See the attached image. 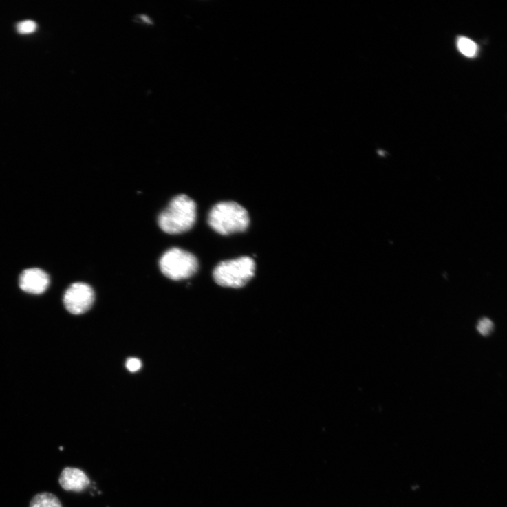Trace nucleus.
I'll use <instances>...</instances> for the list:
<instances>
[{"mask_svg":"<svg viewBox=\"0 0 507 507\" xmlns=\"http://www.w3.org/2000/svg\"><path fill=\"white\" fill-rule=\"evenodd\" d=\"M197 219V205L186 195L174 197L159 216L160 228L168 234H180L191 230Z\"/></svg>","mask_w":507,"mask_h":507,"instance_id":"1","label":"nucleus"},{"mask_svg":"<svg viewBox=\"0 0 507 507\" xmlns=\"http://www.w3.org/2000/svg\"><path fill=\"white\" fill-rule=\"evenodd\" d=\"M208 224L217 233L227 235L245 231L250 217L244 207L234 202L217 204L208 214Z\"/></svg>","mask_w":507,"mask_h":507,"instance_id":"2","label":"nucleus"},{"mask_svg":"<svg viewBox=\"0 0 507 507\" xmlns=\"http://www.w3.org/2000/svg\"><path fill=\"white\" fill-rule=\"evenodd\" d=\"M255 262L242 257L221 262L214 271L215 282L223 287L238 288L246 285L254 277Z\"/></svg>","mask_w":507,"mask_h":507,"instance_id":"3","label":"nucleus"},{"mask_svg":"<svg viewBox=\"0 0 507 507\" xmlns=\"http://www.w3.org/2000/svg\"><path fill=\"white\" fill-rule=\"evenodd\" d=\"M162 274L173 281L187 279L198 270L197 258L191 253L179 248L166 251L160 260Z\"/></svg>","mask_w":507,"mask_h":507,"instance_id":"4","label":"nucleus"},{"mask_svg":"<svg viewBox=\"0 0 507 507\" xmlns=\"http://www.w3.org/2000/svg\"><path fill=\"white\" fill-rule=\"evenodd\" d=\"M95 301L93 288L84 283L72 284L65 292L64 304L72 314L80 315L91 309Z\"/></svg>","mask_w":507,"mask_h":507,"instance_id":"5","label":"nucleus"},{"mask_svg":"<svg viewBox=\"0 0 507 507\" xmlns=\"http://www.w3.org/2000/svg\"><path fill=\"white\" fill-rule=\"evenodd\" d=\"M50 285L49 276L40 268H28L19 277L20 288L28 293L40 294Z\"/></svg>","mask_w":507,"mask_h":507,"instance_id":"6","label":"nucleus"},{"mask_svg":"<svg viewBox=\"0 0 507 507\" xmlns=\"http://www.w3.org/2000/svg\"><path fill=\"white\" fill-rule=\"evenodd\" d=\"M58 483L67 491L80 493L87 489L91 482L87 474L82 470L67 467L59 476Z\"/></svg>","mask_w":507,"mask_h":507,"instance_id":"7","label":"nucleus"},{"mask_svg":"<svg viewBox=\"0 0 507 507\" xmlns=\"http://www.w3.org/2000/svg\"><path fill=\"white\" fill-rule=\"evenodd\" d=\"M29 507H63L62 502L54 494L50 493H41L36 495Z\"/></svg>","mask_w":507,"mask_h":507,"instance_id":"8","label":"nucleus"},{"mask_svg":"<svg viewBox=\"0 0 507 507\" xmlns=\"http://www.w3.org/2000/svg\"><path fill=\"white\" fill-rule=\"evenodd\" d=\"M457 47L460 52L467 57H473L478 52V46L475 43L465 37L458 39Z\"/></svg>","mask_w":507,"mask_h":507,"instance_id":"9","label":"nucleus"},{"mask_svg":"<svg viewBox=\"0 0 507 507\" xmlns=\"http://www.w3.org/2000/svg\"><path fill=\"white\" fill-rule=\"evenodd\" d=\"M17 32L21 34H32L36 31L37 24L32 20L20 22L17 25Z\"/></svg>","mask_w":507,"mask_h":507,"instance_id":"10","label":"nucleus"},{"mask_svg":"<svg viewBox=\"0 0 507 507\" xmlns=\"http://www.w3.org/2000/svg\"><path fill=\"white\" fill-rule=\"evenodd\" d=\"M493 327L494 324L493 321L488 318H484L480 320L478 325H477V330L484 336L490 335L493 330Z\"/></svg>","mask_w":507,"mask_h":507,"instance_id":"11","label":"nucleus"},{"mask_svg":"<svg viewBox=\"0 0 507 507\" xmlns=\"http://www.w3.org/2000/svg\"><path fill=\"white\" fill-rule=\"evenodd\" d=\"M127 369L131 372L138 371L142 367V363L136 358H130L126 364Z\"/></svg>","mask_w":507,"mask_h":507,"instance_id":"12","label":"nucleus"}]
</instances>
